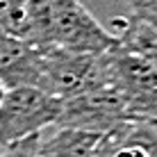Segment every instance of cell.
<instances>
[{"instance_id": "6da1fadb", "label": "cell", "mask_w": 157, "mask_h": 157, "mask_svg": "<svg viewBox=\"0 0 157 157\" xmlns=\"http://www.w3.org/2000/svg\"><path fill=\"white\" fill-rule=\"evenodd\" d=\"M25 41L73 52H100L116 46V36L105 30L80 0H25Z\"/></svg>"}, {"instance_id": "7a4b0ae2", "label": "cell", "mask_w": 157, "mask_h": 157, "mask_svg": "<svg viewBox=\"0 0 157 157\" xmlns=\"http://www.w3.org/2000/svg\"><path fill=\"white\" fill-rule=\"evenodd\" d=\"M107 82L114 86L128 121H157V71L144 57L116 43L102 52Z\"/></svg>"}, {"instance_id": "3957f363", "label": "cell", "mask_w": 157, "mask_h": 157, "mask_svg": "<svg viewBox=\"0 0 157 157\" xmlns=\"http://www.w3.org/2000/svg\"><path fill=\"white\" fill-rule=\"evenodd\" d=\"M62 100L36 86L5 89L0 98V150L57 123Z\"/></svg>"}, {"instance_id": "277c9868", "label": "cell", "mask_w": 157, "mask_h": 157, "mask_svg": "<svg viewBox=\"0 0 157 157\" xmlns=\"http://www.w3.org/2000/svg\"><path fill=\"white\" fill-rule=\"evenodd\" d=\"M41 52V91L57 100H68L100 84H109L102 52L91 55L62 48H46Z\"/></svg>"}, {"instance_id": "5b68a950", "label": "cell", "mask_w": 157, "mask_h": 157, "mask_svg": "<svg viewBox=\"0 0 157 157\" xmlns=\"http://www.w3.org/2000/svg\"><path fill=\"white\" fill-rule=\"evenodd\" d=\"M128 121L125 107L112 84H100L80 96L62 100L55 125L84 130L94 134H107Z\"/></svg>"}, {"instance_id": "8992f818", "label": "cell", "mask_w": 157, "mask_h": 157, "mask_svg": "<svg viewBox=\"0 0 157 157\" xmlns=\"http://www.w3.org/2000/svg\"><path fill=\"white\" fill-rule=\"evenodd\" d=\"M41 55L30 41L0 32V84L2 89L36 86L41 89Z\"/></svg>"}, {"instance_id": "52a82bcc", "label": "cell", "mask_w": 157, "mask_h": 157, "mask_svg": "<svg viewBox=\"0 0 157 157\" xmlns=\"http://www.w3.org/2000/svg\"><path fill=\"white\" fill-rule=\"evenodd\" d=\"M105 157H157V121H125L102 134Z\"/></svg>"}, {"instance_id": "ba28073f", "label": "cell", "mask_w": 157, "mask_h": 157, "mask_svg": "<svg viewBox=\"0 0 157 157\" xmlns=\"http://www.w3.org/2000/svg\"><path fill=\"white\" fill-rule=\"evenodd\" d=\"M100 139L102 134L50 125L39 134L34 157H91L98 148Z\"/></svg>"}, {"instance_id": "9c48e42d", "label": "cell", "mask_w": 157, "mask_h": 157, "mask_svg": "<svg viewBox=\"0 0 157 157\" xmlns=\"http://www.w3.org/2000/svg\"><path fill=\"white\" fill-rule=\"evenodd\" d=\"M112 34L116 36V43L121 48L144 57L157 71V30L153 25L144 23L141 18L130 14L125 18L114 21V32Z\"/></svg>"}, {"instance_id": "30bf717a", "label": "cell", "mask_w": 157, "mask_h": 157, "mask_svg": "<svg viewBox=\"0 0 157 157\" xmlns=\"http://www.w3.org/2000/svg\"><path fill=\"white\" fill-rule=\"evenodd\" d=\"M25 30H28L25 0H0V32L25 39Z\"/></svg>"}, {"instance_id": "8fae6325", "label": "cell", "mask_w": 157, "mask_h": 157, "mask_svg": "<svg viewBox=\"0 0 157 157\" xmlns=\"http://www.w3.org/2000/svg\"><path fill=\"white\" fill-rule=\"evenodd\" d=\"M36 144H39V134L2 148L0 150V157H34L36 155Z\"/></svg>"}, {"instance_id": "7c38bea8", "label": "cell", "mask_w": 157, "mask_h": 157, "mask_svg": "<svg viewBox=\"0 0 157 157\" xmlns=\"http://www.w3.org/2000/svg\"><path fill=\"white\" fill-rule=\"evenodd\" d=\"M132 14L157 30V0H137V2H132Z\"/></svg>"}, {"instance_id": "4fadbf2b", "label": "cell", "mask_w": 157, "mask_h": 157, "mask_svg": "<svg viewBox=\"0 0 157 157\" xmlns=\"http://www.w3.org/2000/svg\"><path fill=\"white\" fill-rule=\"evenodd\" d=\"M91 157H105V148H102V139H100V144H98V148H96V153L91 155Z\"/></svg>"}, {"instance_id": "5bb4252c", "label": "cell", "mask_w": 157, "mask_h": 157, "mask_svg": "<svg viewBox=\"0 0 157 157\" xmlns=\"http://www.w3.org/2000/svg\"><path fill=\"white\" fill-rule=\"evenodd\" d=\"M128 2H130V5H132V2H137V0H128Z\"/></svg>"}]
</instances>
